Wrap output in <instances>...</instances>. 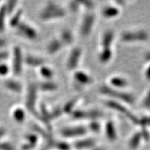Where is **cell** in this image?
I'll return each mask as SVG.
<instances>
[{
    "label": "cell",
    "mask_w": 150,
    "mask_h": 150,
    "mask_svg": "<svg viewBox=\"0 0 150 150\" xmlns=\"http://www.w3.org/2000/svg\"><path fill=\"white\" fill-rule=\"evenodd\" d=\"M67 15L66 9L54 1H49L41 11L39 17L42 21H50L62 19Z\"/></svg>",
    "instance_id": "1"
},
{
    "label": "cell",
    "mask_w": 150,
    "mask_h": 150,
    "mask_svg": "<svg viewBox=\"0 0 150 150\" xmlns=\"http://www.w3.org/2000/svg\"><path fill=\"white\" fill-rule=\"evenodd\" d=\"M99 91L103 95L109 96L112 99L118 100L127 104H133L134 102V97L131 94L112 88L108 84H102L99 88Z\"/></svg>",
    "instance_id": "2"
},
{
    "label": "cell",
    "mask_w": 150,
    "mask_h": 150,
    "mask_svg": "<svg viewBox=\"0 0 150 150\" xmlns=\"http://www.w3.org/2000/svg\"><path fill=\"white\" fill-rule=\"evenodd\" d=\"M39 89L38 84L35 83H30L28 84L26 92L25 105L27 110L38 118V111L36 108L38 96Z\"/></svg>",
    "instance_id": "3"
},
{
    "label": "cell",
    "mask_w": 150,
    "mask_h": 150,
    "mask_svg": "<svg viewBox=\"0 0 150 150\" xmlns=\"http://www.w3.org/2000/svg\"><path fill=\"white\" fill-rule=\"evenodd\" d=\"M95 22L96 15L93 11H87L84 14L79 29V32L83 37L86 38L91 35L95 26Z\"/></svg>",
    "instance_id": "4"
},
{
    "label": "cell",
    "mask_w": 150,
    "mask_h": 150,
    "mask_svg": "<svg viewBox=\"0 0 150 150\" xmlns=\"http://www.w3.org/2000/svg\"><path fill=\"white\" fill-rule=\"evenodd\" d=\"M105 105L108 108H109L116 111L117 112H118L119 113L126 116L129 120L132 121L133 123L138 124L139 123V120H138L137 117H136L132 112H130L127 109V108L123 106V105H121L120 102L116 100H111L106 101Z\"/></svg>",
    "instance_id": "5"
},
{
    "label": "cell",
    "mask_w": 150,
    "mask_h": 150,
    "mask_svg": "<svg viewBox=\"0 0 150 150\" xmlns=\"http://www.w3.org/2000/svg\"><path fill=\"white\" fill-rule=\"evenodd\" d=\"M24 57L21 49L19 46L13 48L12 69L13 73L16 75L21 74L23 71V64L24 62Z\"/></svg>",
    "instance_id": "6"
},
{
    "label": "cell",
    "mask_w": 150,
    "mask_h": 150,
    "mask_svg": "<svg viewBox=\"0 0 150 150\" xmlns=\"http://www.w3.org/2000/svg\"><path fill=\"white\" fill-rule=\"evenodd\" d=\"M82 54L83 51L80 47H74L71 50L66 63L69 70H76L80 63Z\"/></svg>",
    "instance_id": "7"
},
{
    "label": "cell",
    "mask_w": 150,
    "mask_h": 150,
    "mask_svg": "<svg viewBox=\"0 0 150 150\" xmlns=\"http://www.w3.org/2000/svg\"><path fill=\"white\" fill-rule=\"evenodd\" d=\"M148 35L144 31H124L120 35V39L125 43H131V42L142 41L146 40Z\"/></svg>",
    "instance_id": "8"
},
{
    "label": "cell",
    "mask_w": 150,
    "mask_h": 150,
    "mask_svg": "<svg viewBox=\"0 0 150 150\" xmlns=\"http://www.w3.org/2000/svg\"><path fill=\"white\" fill-rule=\"evenodd\" d=\"M16 29L19 35L28 40H35L38 36V33L35 28L25 22H21L16 27Z\"/></svg>",
    "instance_id": "9"
},
{
    "label": "cell",
    "mask_w": 150,
    "mask_h": 150,
    "mask_svg": "<svg viewBox=\"0 0 150 150\" xmlns=\"http://www.w3.org/2000/svg\"><path fill=\"white\" fill-rule=\"evenodd\" d=\"M87 133V129L83 126H75L63 129L61 131L62 136L66 138H74L83 136Z\"/></svg>",
    "instance_id": "10"
},
{
    "label": "cell",
    "mask_w": 150,
    "mask_h": 150,
    "mask_svg": "<svg viewBox=\"0 0 150 150\" xmlns=\"http://www.w3.org/2000/svg\"><path fill=\"white\" fill-rule=\"evenodd\" d=\"M73 78L74 81L81 86L90 85L93 83V78L82 70H76L73 73Z\"/></svg>",
    "instance_id": "11"
},
{
    "label": "cell",
    "mask_w": 150,
    "mask_h": 150,
    "mask_svg": "<svg viewBox=\"0 0 150 150\" xmlns=\"http://www.w3.org/2000/svg\"><path fill=\"white\" fill-rule=\"evenodd\" d=\"M115 38V34L113 30H108L103 33L101 39V48H110Z\"/></svg>",
    "instance_id": "12"
},
{
    "label": "cell",
    "mask_w": 150,
    "mask_h": 150,
    "mask_svg": "<svg viewBox=\"0 0 150 150\" xmlns=\"http://www.w3.org/2000/svg\"><path fill=\"white\" fill-rule=\"evenodd\" d=\"M24 62L28 67L33 68H40L42 66L45 64V60L44 58L31 54H28L25 56Z\"/></svg>",
    "instance_id": "13"
},
{
    "label": "cell",
    "mask_w": 150,
    "mask_h": 150,
    "mask_svg": "<svg viewBox=\"0 0 150 150\" xmlns=\"http://www.w3.org/2000/svg\"><path fill=\"white\" fill-rule=\"evenodd\" d=\"M64 45L59 38L51 40L46 46V51L50 55H54L59 53L63 49Z\"/></svg>",
    "instance_id": "14"
},
{
    "label": "cell",
    "mask_w": 150,
    "mask_h": 150,
    "mask_svg": "<svg viewBox=\"0 0 150 150\" xmlns=\"http://www.w3.org/2000/svg\"><path fill=\"white\" fill-rule=\"evenodd\" d=\"M48 127H51V122L52 120L51 118L50 111L47 108L45 105L41 104L40 106V111H38V118Z\"/></svg>",
    "instance_id": "15"
},
{
    "label": "cell",
    "mask_w": 150,
    "mask_h": 150,
    "mask_svg": "<svg viewBox=\"0 0 150 150\" xmlns=\"http://www.w3.org/2000/svg\"><path fill=\"white\" fill-rule=\"evenodd\" d=\"M120 14V10L116 5H110L105 7L102 9L101 15L105 18L112 19L115 18Z\"/></svg>",
    "instance_id": "16"
},
{
    "label": "cell",
    "mask_w": 150,
    "mask_h": 150,
    "mask_svg": "<svg viewBox=\"0 0 150 150\" xmlns=\"http://www.w3.org/2000/svg\"><path fill=\"white\" fill-rule=\"evenodd\" d=\"M59 38L62 41L64 46L71 45L74 41V36L73 33L69 29H64L61 31Z\"/></svg>",
    "instance_id": "17"
},
{
    "label": "cell",
    "mask_w": 150,
    "mask_h": 150,
    "mask_svg": "<svg viewBox=\"0 0 150 150\" xmlns=\"http://www.w3.org/2000/svg\"><path fill=\"white\" fill-rule=\"evenodd\" d=\"M108 83L110 86L115 89H120L125 88L128 85V82L124 78L119 76H112L108 81Z\"/></svg>",
    "instance_id": "18"
},
{
    "label": "cell",
    "mask_w": 150,
    "mask_h": 150,
    "mask_svg": "<svg viewBox=\"0 0 150 150\" xmlns=\"http://www.w3.org/2000/svg\"><path fill=\"white\" fill-rule=\"evenodd\" d=\"M39 91L43 92H53L58 90V85L57 83L51 80H45L38 84Z\"/></svg>",
    "instance_id": "19"
},
{
    "label": "cell",
    "mask_w": 150,
    "mask_h": 150,
    "mask_svg": "<svg viewBox=\"0 0 150 150\" xmlns=\"http://www.w3.org/2000/svg\"><path fill=\"white\" fill-rule=\"evenodd\" d=\"M113 56V51L112 48H101L98 54V59L103 64L109 63Z\"/></svg>",
    "instance_id": "20"
},
{
    "label": "cell",
    "mask_w": 150,
    "mask_h": 150,
    "mask_svg": "<svg viewBox=\"0 0 150 150\" xmlns=\"http://www.w3.org/2000/svg\"><path fill=\"white\" fill-rule=\"evenodd\" d=\"M105 133L107 138L110 141H115L117 137L115 125L112 120L106 122L105 125Z\"/></svg>",
    "instance_id": "21"
},
{
    "label": "cell",
    "mask_w": 150,
    "mask_h": 150,
    "mask_svg": "<svg viewBox=\"0 0 150 150\" xmlns=\"http://www.w3.org/2000/svg\"><path fill=\"white\" fill-rule=\"evenodd\" d=\"M4 86L7 89L14 93H20L23 90L22 84L14 79H8L4 82Z\"/></svg>",
    "instance_id": "22"
},
{
    "label": "cell",
    "mask_w": 150,
    "mask_h": 150,
    "mask_svg": "<svg viewBox=\"0 0 150 150\" xmlns=\"http://www.w3.org/2000/svg\"><path fill=\"white\" fill-rule=\"evenodd\" d=\"M78 101V97H74L72 98V99L69 100L63 106V107H62L64 113L66 115H71V112L75 110V106L77 105Z\"/></svg>",
    "instance_id": "23"
},
{
    "label": "cell",
    "mask_w": 150,
    "mask_h": 150,
    "mask_svg": "<svg viewBox=\"0 0 150 150\" xmlns=\"http://www.w3.org/2000/svg\"><path fill=\"white\" fill-rule=\"evenodd\" d=\"M39 72L41 76L46 80H50L53 78L54 74L53 69L46 64L39 68Z\"/></svg>",
    "instance_id": "24"
},
{
    "label": "cell",
    "mask_w": 150,
    "mask_h": 150,
    "mask_svg": "<svg viewBox=\"0 0 150 150\" xmlns=\"http://www.w3.org/2000/svg\"><path fill=\"white\" fill-rule=\"evenodd\" d=\"M23 14V10L21 9H18L13 16L11 17L10 21H9V25L13 28H16L21 23V20Z\"/></svg>",
    "instance_id": "25"
},
{
    "label": "cell",
    "mask_w": 150,
    "mask_h": 150,
    "mask_svg": "<svg viewBox=\"0 0 150 150\" xmlns=\"http://www.w3.org/2000/svg\"><path fill=\"white\" fill-rule=\"evenodd\" d=\"M13 117L18 123H23L26 118L25 111L21 108H16L13 112Z\"/></svg>",
    "instance_id": "26"
},
{
    "label": "cell",
    "mask_w": 150,
    "mask_h": 150,
    "mask_svg": "<svg viewBox=\"0 0 150 150\" xmlns=\"http://www.w3.org/2000/svg\"><path fill=\"white\" fill-rule=\"evenodd\" d=\"M70 115L74 120H88V112L86 110L75 109Z\"/></svg>",
    "instance_id": "27"
},
{
    "label": "cell",
    "mask_w": 150,
    "mask_h": 150,
    "mask_svg": "<svg viewBox=\"0 0 150 150\" xmlns=\"http://www.w3.org/2000/svg\"><path fill=\"white\" fill-rule=\"evenodd\" d=\"M95 142L93 139H86L80 140L74 144L77 148H87L94 146Z\"/></svg>",
    "instance_id": "28"
},
{
    "label": "cell",
    "mask_w": 150,
    "mask_h": 150,
    "mask_svg": "<svg viewBox=\"0 0 150 150\" xmlns=\"http://www.w3.org/2000/svg\"><path fill=\"white\" fill-rule=\"evenodd\" d=\"M8 15L6 4H4L0 8V33L4 30V23H5L6 16Z\"/></svg>",
    "instance_id": "29"
},
{
    "label": "cell",
    "mask_w": 150,
    "mask_h": 150,
    "mask_svg": "<svg viewBox=\"0 0 150 150\" xmlns=\"http://www.w3.org/2000/svg\"><path fill=\"white\" fill-rule=\"evenodd\" d=\"M26 140L28 141V144L24 145V149L31 148V146H34L38 141V137L36 134H28L26 137Z\"/></svg>",
    "instance_id": "30"
},
{
    "label": "cell",
    "mask_w": 150,
    "mask_h": 150,
    "mask_svg": "<svg viewBox=\"0 0 150 150\" xmlns=\"http://www.w3.org/2000/svg\"><path fill=\"white\" fill-rule=\"evenodd\" d=\"M142 137V134L139 133H137L134 134L133 137L131 138V140L129 141L130 147L132 148H137L140 143V139Z\"/></svg>",
    "instance_id": "31"
},
{
    "label": "cell",
    "mask_w": 150,
    "mask_h": 150,
    "mask_svg": "<svg viewBox=\"0 0 150 150\" xmlns=\"http://www.w3.org/2000/svg\"><path fill=\"white\" fill-rule=\"evenodd\" d=\"M64 114L62 108L59 107H56V108L53 109L52 111H50V115H51V118L52 120H56L60 116H62Z\"/></svg>",
    "instance_id": "32"
},
{
    "label": "cell",
    "mask_w": 150,
    "mask_h": 150,
    "mask_svg": "<svg viewBox=\"0 0 150 150\" xmlns=\"http://www.w3.org/2000/svg\"><path fill=\"white\" fill-rule=\"evenodd\" d=\"M81 7H83L87 9L88 11H93V9L95 7V3L93 1H88V0H83V1H79Z\"/></svg>",
    "instance_id": "33"
},
{
    "label": "cell",
    "mask_w": 150,
    "mask_h": 150,
    "mask_svg": "<svg viewBox=\"0 0 150 150\" xmlns=\"http://www.w3.org/2000/svg\"><path fill=\"white\" fill-rule=\"evenodd\" d=\"M81 7L79 1H69L68 4L69 10L72 13H77Z\"/></svg>",
    "instance_id": "34"
},
{
    "label": "cell",
    "mask_w": 150,
    "mask_h": 150,
    "mask_svg": "<svg viewBox=\"0 0 150 150\" xmlns=\"http://www.w3.org/2000/svg\"><path fill=\"white\" fill-rule=\"evenodd\" d=\"M89 128L93 132H99L101 129V125L98 120H92L89 124Z\"/></svg>",
    "instance_id": "35"
},
{
    "label": "cell",
    "mask_w": 150,
    "mask_h": 150,
    "mask_svg": "<svg viewBox=\"0 0 150 150\" xmlns=\"http://www.w3.org/2000/svg\"><path fill=\"white\" fill-rule=\"evenodd\" d=\"M17 1H9L7 3V4H6L8 15L11 14L12 13H13L14 11H15L17 5Z\"/></svg>",
    "instance_id": "36"
},
{
    "label": "cell",
    "mask_w": 150,
    "mask_h": 150,
    "mask_svg": "<svg viewBox=\"0 0 150 150\" xmlns=\"http://www.w3.org/2000/svg\"><path fill=\"white\" fill-rule=\"evenodd\" d=\"M9 72V67L6 64H0V76H6Z\"/></svg>",
    "instance_id": "37"
},
{
    "label": "cell",
    "mask_w": 150,
    "mask_h": 150,
    "mask_svg": "<svg viewBox=\"0 0 150 150\" xmlns=\"http://www.w3.org/2000/svg\"><path fill=\"white\" fill-rule=\"evenodd\" d=\"M0 150H15L13 144L6 142L0 143Z\"/></svg>",
    "instance_id": "38"
},
{
    "label": "cell",
    "mask_w": 150,
    "mask_h": 150,
    "mask_svg": "<svg viewBox=\"0 0 150 150\" xmlns=\"http://www.w3.org/2000/svg\"><path fill=\"white\" fill-rule=\"evenodd\" d=\"M9 53L8 51H0V61L6 59L9 57Z\"/></svg>",
    "instance_id": "39"
},
{
    "label": "cell",
    "mask_w": 150,
    "mask_h": 150,
    "mask_svg": "<svg viewBox=\"0 0 150 150\" xmlns=\"http://www.w3.org/2000/svg\"><path fill=\"white\" fill-rule=\"evenodd\" d=\"M143 105L145 107H146V108L150 107V91L149 92L147 96L146 97V98H145V100H144Z\"/></svg>",
    "instance_id": "40"
},
{
    "label": "cell",
    "mask_w": 150,
    "mask_h": 150,
    "mask_svg": "<svg viewBox=\"0 0 150 150\" xmlns=\"http://www.w3.org/2000/svg\"><path fill=\"white\" fill-rule=\"evenodd\" d=\"M139 123L142 124L143 126H145L146 125H150V118H147V117H144L139 121Z\"/></svg>",
    "instance_id": "41"
},
{
    "label": "cell",
    "mask_w": 150,
    "mask_h": 150,
    "mask_svg": "<svg viewBox=\"0 0 150 150\" xmlns=\"http://www.w3.org/2000/svg\"><path fill=\"white\" fill-rule=\"evenodd\" d=\"M7 44V41L6 40L3 38H0V48H3V47L5 46Z\"/></svg>",
    "instance_id": "42"
},
{
    "label": "cell",
    "mask_w": 150,
    "mask_h": 150,
    "mask_svg": "<svg viewBox=\"0 0 150 150\" xmlns=\"http://www.w3.org/2000/svg\"><path fill=\"white\" fill-rule=\"evenodd\" d=\"M5 133H6L5 129L3 128H0V139L4 137V135L5 134Z\"/></svg>",
    "instance_id": "43"
},
{
    "label": "cell",
    "mask_w": 150,
    "mask_h": 150,
    "mask_svg": "<svg viewBox=\"0 0 150 150\" xmlns=\"http://www.w3.org/2000/svg\"><path fill=\"white\" fill-rule=\"evenodd\" d=\"M146 77L150 79V67H149L146 70Z\"/></svg>",
    "instance_id": "44"
},
{
    "label": "cell",
    "mask_w": 150,
    "mask_h": 150,
    "mask_svg": "<svg viewBox=\"0 0 150 150\" xmlns=\"http://www.w3.org/2000/svg\"><path fill=\"white\" fill-rule=\"evenodd\" d=\"M146 58L149 60H150V53H149L148 54H147L146 55Z\"/></svg>",
    "instance_id": "45"
}]
</instances>
